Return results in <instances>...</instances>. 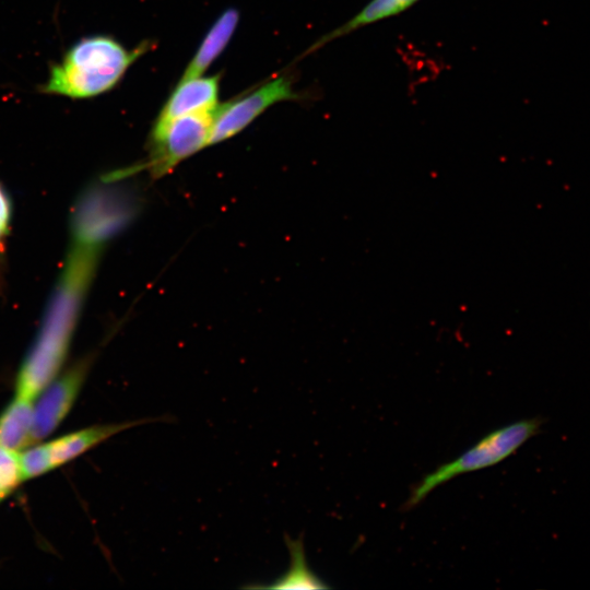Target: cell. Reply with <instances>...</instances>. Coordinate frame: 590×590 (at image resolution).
<instances>
[{
	"label": "cell",
	"mask_w": 590,
	"mask_h": 590,
	"mask_svg": "<svg viewBox=\"0 0 590 590\" xmlns=\"http://www.w3.org/2000/svg\"><path fill=\"white\" fill-rule=\"evenodd\" d=\"M101 249L71 243L34 342L15 379V396L35 400L59 375L93 282Z\"/></svg>",
	"instance_id": "6da1fadb"
},
{
	"label": "cell",
	"mask_w": 590,
	"mask_h": 590,
	"mask_svg": "<svg viewBox=\"0 0 590 590\" xmlns=\"http://www.w3.org/2000/svg\"><path fill=\"white\" fill-rule=\"evenodd\" d=\"M148 48V42L130 50L108 35L82 37L49 66L48 76L37 90L72 101L97 97L111 91Z\"/></svg>",
	"instance_id": "7a4b0ae2"
},
{
	"label": "cell",
	"mask_w": 590,
	"mask_h": 590,
	"mask_svg": "<svg viewBox=\"0 0 590 590\" xmlns=\"http://www.w3.org/2000/svg\"><path fill=\"white\" fill-rule=\"evenodd\" d=\"M543 418H523L498 428L455 460L438 467L416 484L404 504V509L418 505L434 488L468 472L495 465L515 453L530 438L540 434Z\"/></svg>",
	"instance_id": "3957f363"
},
{
	"label": "cell",
	"mask_w": 590,
	"mask_h": 590,
	"mask_svg": "<svg viewBox=\"0 0 590 590\" xmlns=\"http://www.w3.org/2000/svg\"><path fill=\"white\" fill-rule=\"evenodd\" d=\"M138 211L137 202L114 180L88 187L75 201L70 216L71 241L104 249Z\"/></svg>",
	"instance_id": "277c9868"
},
{
	"label": "cell",
	"mask_w": 590,
	"mask_h": 590,
	"mask_svg": "<svg viewBox=\"0 0 590 590\" xmlns=\"http://www.w3.org/2000/svg\"><path fill=\"white\" fill-rule=\"evenodd\" d=\"M166 417H144L121 423H110L88 426L52 440L37 442L25 451L20 452L24 480L40 476L60 465L78 458L114 435L129 428L165 421Z\"/></svg>",
	"instance_id": "5b68a950"
},
{
	"label": "cell",
	"mask_w": 590,
	"mask_h": 590,
	"mask_svg": "<svg viewBox=\"0 0 590 590\" xmlns=\"http://www.w3.org/2000/svg\"><path fill=\"white\" fill-rule=\"evenodd\" d=\"M213 117L214 113L192 114L153 126L148 163L151 174L161 177L208 146Z\"/></svg>",
	"instance_id": "8992f818"
},
{
	"label": "cell",
	"mask_w": 590,
	"mask_h": 590,
	"mask_svg": "<svg viewBox=\"0 0 590 590\" xmlns=\"http://www.w3.org/2000/svg\"><path fill=\"white\" fill-rule=\"evenodd\" d=\"M303 97L294 90L290 76L284 74L235 101L219 105L214 111L209 145L236 135L273 104Z\"/></svg>",
	"instance_id": "52a82bcc"
},
{
	"label": "cell",
	"mask_w": 590,
	"mask_h": 590,
	"mask_svg": "<svg viewBox=\"0 0 590 590\" xmlns=\"http://www.w3.org/2000/svg\"><path fill=\"white\" fill-rule=\"evenodd\" d=\"M93 363L85 356L55 377L36 397L33 408L32 445L47 438L69 414Z\"/></svg>",
	"instance_id": "ba28073f"
},
{
	"label": "cell",
	"mask_w": 590,
	"mask_h": 590,
	"mask_svg": "<svg viewBox=\"0 0 590 590\" xmlns=\"http://www.w3.org/2000/svg\"><path fill=\"white\" fill-rule=\"evenodd\" d=\"M220 75L180 80L160 111L154 126L181 116L214 113L219 106Z\"/></svg>",
	"instance_id": "9c48e42d"
},
{
	"label": "cell",
	"mask_w": 590,
	"mask_h": 590,
	"mask_svg": "<svg viewBox=\"0 0 590 590\" xmlns=\"http://www.w3.org/2000/svg\"><path fill=\"white\" fill-rule=\"evenodd\" d=\"M239 21L235 9L226 10L212 25L204 36L193 58L185 69L180 80L203 75L212 62L221 55L229 43Z\"/></svg>",
	"instance_id": "30bf717a"
},
{
	"label": "cell",
	"mask_w": 590,
	"mask_h": 590,
	"mask_svg": "<svg viewBox=\"0 0 590 590\" xmlns=\"http://www.w3.org/2000/svg\"><path fill=\"white\" fill-rule=\"evenodd\" d=\"M418 1L420 0H370L350 20L316 40L305 51V55H309L322 48L328 43L352 34L362 27L399 15Z\"/></svg>",
	"instance_id": "8fae6325"
},
{
	"label": "cell",
	"mask_w": 590,
	"mask_h": 590,
	"mask_svg": "<svg viewBox=\"0 0 590 590\" xmlns=\"http://www.w3.org/2000/svg\"><path fill=\"white\" fill-rule=\"evenodd\" d=\"M34 400L14 396L0 413V446L20 451L32 445Z\"/></svg>",
	"instance_id": "7c38bea8"
},
{
	"label": "cell",
	"mask_w": 590,
	"mask_h": 590,
	"mask_svg": "<svg viewBox=\"0 0 590 590\" xmlns=\"http://www.w3.org/2000/svg\"><path fill=\"white\" fill-rule=\"evenodd\" d=\"M285 543L291 555L290 567L280 578L261 588L271 589H329L309 567L306 559L303 540L285 536Z\"/></svg>",
	"instance_id": "4fadbf2b"
},
{
	"label": "cell",
	"mask_w": 590,
	"mask_h": 590,
	"mask_svg": "<svg viewBox=\"0 0 590 590\" xmlns=\"http://www.w3.org/2000/svg\"><path fill=\"white\" fill-rule=\"evenodd\" d=\"M23 481L20 451L0 446V502Z\"/></svg>",
	"instance_id": "5bb4252c"
},
{
	"label": "cell",
	"mask_w": 590,
	"mask_h": 590,
	"mask_svg": "<svg viewBox=\"0 0 590 590\" xmlns=\"http://www.w3.org/2000/svg\"><path fill=\"white\" fill-rule=\"evenodd\" d=\"M13 203L8 189L0 181V268L4 260L7 243L11 231Z\"/></svg>",
	"instance_id": "9a60e30c"
}]
</instances>
